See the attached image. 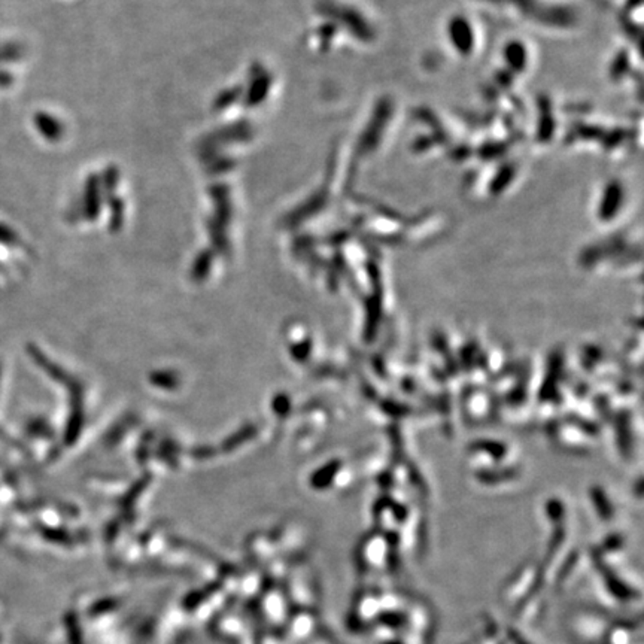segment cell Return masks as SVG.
Listing matches in <instances>:
<instances>
[{
	"label": "cell",
	"instance_id": "obj_1",
	"mask_svg": "<svg viewBox=\"0 0 644 644\" xmlns=\"http://www.w3.org/2000/svg\"><path fill=\"white\" fill-rule=\"evenodd\" d=\"M633 626L619 624L607 631L605 636V644H629L633 638Z\"/></svg>",
	"mask_w": 644,
	"mask_h": 644
}]
</instances>
